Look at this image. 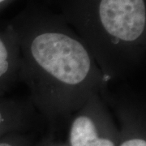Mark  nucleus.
I'll return each mask as SVG.
<instances>
[{"instance_id":"obj_7","label":"nucleus","mask_w":146,"mask_h":146,"mask_svg":"<svg viewBox=\"0 0 146 146\" xmlns=\"http://www.w3.org/2000/svg\"><path fill=\"white\" fill-rule=\"evenodd\" d=\"M0 146H17L13 140L5 138V139H0Z\"/></svg>"},{"instance_id":"obj_6","label":"nucleus","mask_w":146,"mask_h":146,"mask_svg":"<svg viewBox=\"0 0 146 146\" xmlns=\"http://www.w3.org/2000/svg\"><path fill=\"white\" fill-rule=\"evenodd\" d=\"M36 116V110L29 99L0 96V139L5 134L26 127Z\"/></svg>"},{"instance_id":"obj_8","label":"nucleus","mask_w":146,"mask_h":146,"mask_svg":"<svg viewBox=\"0 0 146 146\" xmlns=\"http://www.w3.org/2000/svg\"><path fill=\"white\" fill-rule=\"evenodd\" d=\"M14 0H0V11L6 8Z\"/></svg>"},{"instance_id":"obj_1","label":"nucleus","mask_w":146,"mask_h":146,"mask_svg":"<svg viewBox=\"0 0 146 146\" xmlns=\"http://www.w3.org/2000/svg\"><path fill=\"white\" fill-rule=\"evenodd\" d=\"M20 46V81L33 106L51 125L68 124L109 81L78 34L59 14L29 7L9 21Z\"/></svg>"},{"instance_id":"obj_5","label":"nucleus","mask_w":146,"mask_h":146,"mask_svg":"<svg viewBox=\"0 0 146 146\" xmlns=\"http://www.w3.org/2000/svg\"><path fill=\"white\" fill-rule=\"evenodd\" d=\"M21 52L19 40L10 22L0 26V96L5 97L20 82Z\"/></svg>"},{"instance_id":"obj_3","label":"nucleus","mask_w":146,"mask_h":146,"mask_svg":"<svg viewBox=\"0 0 146 146\" xmlns=\"http://www.w3.org/2000/svg\"><path fill=\"white\" fill-rule=\"evenodd\" d=\"M115 119L101 94H93L68 122L70 146H117Z\"/></svg>"},{"instance_id":"obj_2","label":"nucleus","mask_w":146,"mask_h":146,"mask_svg":"<svg viewBox=\"0 0 146 146\" xmlns=\"http://www.w3.org/2000/svg\"><path fill=\"white\" fill-rule=\"evenodd\" d=\"M59 9L109 82L129 78L143 68L146 0H60Z\"/></svg>"},{"instance_id":"obj_4","label":"nucleus","mask_w":146,"mask_h":146,"mask_svg":"<svg viewBox=\"0 0 146 146\" xmlns=\"http://www.w3.org/2000/svg\"><path fill=\"white\" fill-rule=\"evenodd\" d=\"M101 96L119 122L123 138L119 146H146L143 135L146 120L145 98L135 92L112 93L109 88Z\"/></svg>"}]
</instances>
